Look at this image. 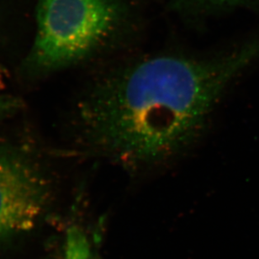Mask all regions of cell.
Returning a JSON list of instances; mask_svg holds the SVG:
<instances>
[{"label": "cell", "mask_w": 259, "mask_h": 259, "mask_svg": "<svg viewBox=\"0 0 259 259\" xmlns=\"http://www.w3.org/2000/svg\"><path fill=\"white\" fill-rule=\"evenodd\" d=\"M258 58L259 35L220 58L158 56L120 70L85 100V138L132 166L171 157L196 137L230 82Z\"/></svg>", "instance_id": "6da1fadb"}, {"label": "cell", "mask_w": 259, "mask_h": 259, "mask_svg": "<svg viewBox=\"0 0 259 259\" xmlns=\"http://www.w3.org/2000/svg\"><path fill=\"white\" fill-rule=\"evenodd\" d=\"M120 15L114 0H39L28 68L43 73L82 60L112 33Z\"/></svg>", "instance_id": "7a4b0ae2"}, {"label": "cell", "mask_w": 259, "mask_h": 259, "mask_svg": "<svg viewBox=\"0 0 259 259\" xmlns=\"http://www.w3.org/2000/svg\"><path fill=\"white\" fill-rule=\"evenodd\" d=\"M53 185L27 152L0 146V248L32 231L50 207Z\"/></svg>", "instance_id": "3957f363"}, {"label": "cell", "mask_w": 259, "mask_h": 259, "mask_svg": "<svg viewBox=\"0 0 259 259\" xmlns=\"http://www.w3.org/2000/svg\"><path fill=\"white\" fill-rule=\"evenodd\" d=\"M193 9L205 11H226L234 9H259V0H182Z\"/></svg>", "instance_id": "277c9868"}, {"label": "cell", "mask_w": 259, "mask_h": 259, "mask_svg": "<svg viewBox=\"0 0 259 259\" xmlns=\"http://www.w3.org/2000/svg\"><path fill=\"white\" fill-rule=\"evenodd\" d=\"M90 245L86 237L77 227L67 232L65 247V259H90Z\"/></svg>", "instance_id": "5b68a950"}, {"label": "cell", "mask_w": 259, "mask_h": 259, "mask_svg": "<svg viewBox=\"0 0 259 259\" xmlns=\"http://www.w3.org/2000/svg\"><path fill=\"white\" fill-rule=\"evenodd\" d=\"M21 106V101L10 96H0V119L9 116Z\"/></svg>", "instance_id": "8992f818"}, {"label": "cell", "mask_w": 259, "mask_h": 259, "mask_svg": "<svg viewBox=\"0 0 259 259\" xmlns=\"http://www.w3.org/2000/svg\"><path fill=\"white\" fill-rule=\"evenodd\" d=\"M0 85H1V78H0Z\"/></svg>", "instance_id": "52a82bcc"}]
</instances>
